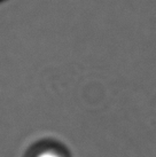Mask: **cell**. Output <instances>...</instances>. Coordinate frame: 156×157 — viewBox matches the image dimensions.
<instances>
[{"label": "cell", "mask_w": 156, "mask_h": 157, "mask_svg": "<svg viewBox=\"0 0 156 157\" xmlns=\"http://www.w3.org/2000/svg\"><path fill=\"white\" fill-rule=\"evenodd\" d=\"M31 157H69L68 154L62 147L54 144H46L43 147H38Z\"/></svg>", "instance_id": "6da1fadb"}]
</instances>
